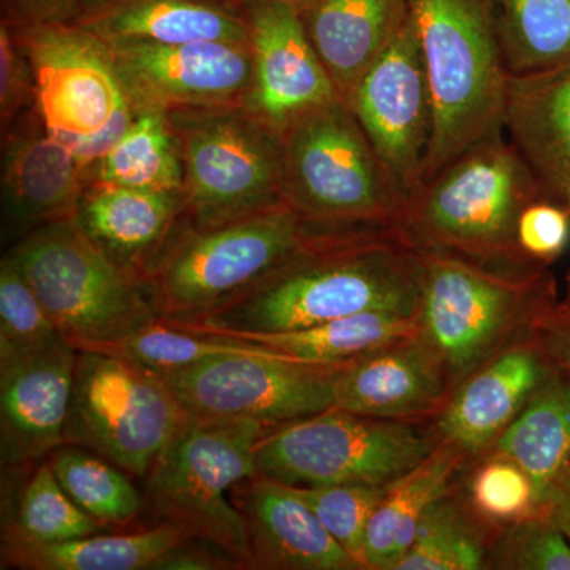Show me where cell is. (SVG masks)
Segmentation results:
<instances>
[{"label": "cell", "mask_w": 570, "mask_h": 570, "mask_svg": "<svg viewBox=\"0 0 570 570\" xmlns=\"http://www.w3.org/2000/svg\"><path fill=\"white\" fill-rule=\"evenodd\" d=\"M66 340L9 257L0 264V366Z\"/></svg>", "instance_id": "obj_37"}, {"label": "cell", "mask_w": 570, "mask_h": 570, "mask_svg": "<svg viewBox=\"0 0 570 570\" xmlns=\"http://www.w3.org/2000/svg\"><path fill=\"white\" fill-rule=\"evenodd\" d=\"M11 31L31 59L41 119L70 146L88 184L94 165L137 115L110 48L77 26Z\"/></svg>", "instance_id": "obj_11"}, {"label": "cell", "mask_w": 570, "mask_h": 570, "mask_svg": "<svg viewBox=\"0 0 570 570\" xmlns=\"http://www.w3.org/2000/svg\"><path fill=\"white\" fill-rule=\"evenodd\" d=\"M452 389L438 356L417 333L344 366L335 409L366 417L434 422Z\"/></svg>", "instance_id": "obj_20"}, {"label": "cell", "mask_w": 570, "mask_h": 570, "mask_svg": "<svg viewBox=\"0 0 570 570\" xmlns=\"http://www.w3.org/2000/svg\"><path fill=\"white\" fill-rule=\"evenodd\" d=\"M520 249L538 264L550 265L570 243V213L564 205L542 198L521 213L517 228Z\"/></svg>", "instance_id": "obj_41"}, {"label": "cell", "mask_w": 570, "mask_h": 570, "mask_svg": "<svg viewBox=\"0 0 570 570\" xmlns=\"http://www.w3.org/2000/svg\"><path fill=\"white\" fill-rule=\"evenodd\" d=\"M86 235L116 264L145 279L184 219L183 193L89 183L77 214Z\"/></svg>", "instance_id": "obj_22"}, {"label": "cell", "mask_w": 570, "mask_h": 570, "mask_svg": "<svg viewBox=\"0 0 570 570\" xmlns=\"http://www.w3.org/2000/svg\"><path fill=\"white\" fill-rule=\"evenodd\" d=\"M220 2L227 3V6L234 7V9L243 11L245 7L250 6V3L257 2H284L288 3V6H294L296 9H305L307 3L313 2V0H220Z\"/></svg>", "instance_id": "obj_46"}, {"label": "cell", "mask_w": 570, "mask_h": 570, "mask_svg": "<svg viewBox=\"0 0 570 570\" xmlns=\"http://www.w3.org/2000/svg\"><path fill=\"white\" fill-rule=\"evenodd\" d=\"M70 26L107 45L249 40L245 13L220 0H99Z\"/></svg>", "instance_id": "obj_24"}, {"label": "cell", "mask_w": 570, "mask_h": 570, "mask_svg": "<svg viewBox=\"0 0 570 570\" xmlns=\"http://www.w3.org/2000/svg\"><path fill=\"white\" fill-rule=\"evenodd\" d=\"M190 539L163 521L151 530L97 534L55 543L2 546V568L21 570H151L164 553Z\"/></svg>", "instance_id": "obj_28"}, {"label": "cell", "mask_w": 570, "mask_h": 570, "mask_svg": "<svg viewBox=\"0 0 570 570\" xmlns=\"http://www.w3.org/2000/svg\"><path fill=\"white\" fill-rule=\"evenodd\" d=\"M420 255L417 335L438 356L452 393L558 303L547 265L512 272L455 255Z\"/></svg>", "instance_id": "obj_4"}, {"label": "cell", "mask_w": 570, "mask_h": 570, "mask_svg": "<svg viewBox=\"0 0 570 570\" xmlns=\"http://www.w3.org/2000/svg\"><path fill=\"white\" fill-rule=\"evenodd\" d=\"M232 499L245 519L253 569L360 570L291 487L255 474Z\"/></svg>", "instance_id": "obj_21"}, {"label": "cell", "mask_w": 570, "mask_h": 570, "mask_svg": "<svg viewBox=\"0 0 570 570\" xmlns=\"http://www.w3.org/2000/svg\"><path fill=\"white\" fill-rule=\"evenodd\" d=\"M558 367L538 328L510 341L450 396L434 420L439 436L478 459L493 448Z\"/></svg>", "instance_id": "obj_17"}, {"label": "cell", "mask_w": 570, "mask_h": 570, "mask_svg": "<svg viewBox=\"0 0 570 570\" xmlns=\"http://www.w3.org/2000/svg\"><path fill=\"white\" fill-rule=\"evenodd\" d=\"M243 13L254 62L247 110L283 135L296 119L340 100L299 9L284 2H257Z\"/></svg>", "instance_id": "obj_16"}, {"label": "cell", "mask_w": 570, "mask_h": 570, "mask_svg": "<svg viewBox=\"0 0 570 570\" xmlns=\"http://www.w3.org/2000/svg\"><path fill=\"white\" fill-rule=\"evenodd\" d=\"M183 193V165L167 111L140 108L134 121L89 171V183ZM86 184V186H88Z\"/></svg>", "instance_id": "obj_30"}, {"label": "cell", "mask_w": 570, "mask_h": 570, "mask_svg": "<svg viewBox=\"0 0 570 570\" xmlns=\"http://www.w3.org/2000/svg\"><path fill=\"white\" fill-rule=\"evenodd\" d=\"M104 530L71 501L48 460L29 468L13 497H3L2 546L66 542Z\"/></svg>", "instance_id": "obj_32"}, {"label": "cell", "mask_w": 570, "mask_h": 570, "mask_svg": "<svg viewBox=\"0 0 570 570\" xmlns=\"http://www.w3.org/2000/svg\"><path fill=\"white\" fill-rule=\"evenodd\" d=\"M468 461L466 453L442 439L425 461L389 487L367 524L366 570L396 569L426 510L452 489Z\"/></svg>", "instance_id": "obj_27"}, {"label": "cell", "mask_w": 570, "mask_h": 570, "mask_svg": "<svg viewBox=\"0 0 570 570\" xmlns=\"http://www.w3.org/2000/svg\"><path fill=\"white\" fill-rule=\"evenodd\" d=\"M6 257L77 348L116 343L163 318L146 281L105 254L75 216L29 232Z\"/></svg>", "instance_id": "obj_7"}, {"label": "cell", "mask_w": 570, "mask_h": 570, "mask_svg": "<svg viewBox=\"0 0 570 570\" xmlns=\"http://www.w3.org/2000/svg\"><path fill=\"white\" fill-rule=\"evenodd\" d=\"M566 208H568L569 213H570V189H569V193H568V197H566Z\"/></svg>", "instance_id": "obj_47"}, {"label": "cell", "mask_w": 570, "mask_h": 570, "mask_svg": "<svg viewBox=\"0 0 570 570\" xmlns=\"http://www.w3.org/2000/svg\"><path fill=\"white\" fill-rule=\"evenodd\" d=\"M246 569L242 561L227 551L200 539H187L164 553L151 570H238Z\"/></svg>", "instance_id": "obj_43"}, {"label": "cell", "mask_w": 570, "mask_h": 570, "mask_svg": "<svg viewBox=\"0 0 570 570\" xmlns=\"http://www.w3.org/2000/svg\"><path fill=\"white\" fill-rule=\"evenodd\" d=\"M504 129L549 200L566 206L570 189V61L510 73Z\"/></svg>", "instance_id": "obj_23"}, {"label": "cell", "mask_w": 570, "mask_h": 570, "mask_svg": "<svg viewBox=\"0 0 570 570\" xmlns=\"http://www.w3.org/2000/svg\"><path fill=\"white\" fill-rule=\"evenodd\" d=\"M546 515L570 543V487L551 504Z\"/></svg>", "instance_id": "obj_45"}, {"label": "cell", "mask_w": 570, "mask_h": 570, "mask_svg": "<svg viewBox=\"0 0 570 570\" xmlns=\"http://www.w3.org/2000/svg\"><path fill=\"white\" fill-rule=\"evenodd\" d=\"M299 13L337 97L348 105L360 78L406 21L409 0H313Z\"/></svg>", "instance_id": "obj_25"}, {"label": "cell", "mask_w": 570, "mask_h": 570, "mask_svg": "<svg viewBox=\"0 0 570 570\" xmlns=\"http://www.w3.org/2000/svg\"><path fill=\"white\" fill-rule=\"evenodd\" d=\"M291 489L316 513L326 531L351 554L358 568L366 570L367 524L389 487L317 485Z\"/></svg>", "instance_id": "obj_38"}, {"label": "cell", "mask_w": 570, "mask_h": 570, "mask_svg": "<svg viewBox=\"0 0 570 570\" xmlns=\"http://www.w3.org/2000/svg\"><path fill=\"white\" fill-rule=\"evenodd\" d=\"M37 107L36 73L28 52L11 31L0 22V129H10L26 111Z\"/></svg>", "instance_id": "obj_40"}, {"label": "cell", "mask_w": 570, "mask_h": 570, "mask_svg": "<svg viewBox=\"0 0 570 570\" xmlns=\"http://www.w3.org/2000/svg\"><path fill=\"white\" fill-rule=\"evenodd\" d=\"M193 332V330H190ZM246 341L276 354L317 365H340L417 333V321L403 314L370 313L277 333L200 332Z\"/></svg>", "instance_id": "obj_29"}, {"label": "cell", "mask_w": 570, "mask_h": 570, "mask_svg": "<svg viewBox=\"0 0 570 570\" xmlns=\"http://www.w3.org/2000/svg\"><path fill=\"white\" fill-rule=\"evenodd\" d=\"M348 107L403 193L419 189L431 134L425 62L411 11L395 39L365 71Z\"/></svg>", "instance_id": "obj_14"}, {"label": "cell", "mask_w": 570, "mask_h": 570, "mask_svg": "<svg viewBox=\"0 0 570 570\" xmlns=\"http://www.w3.org/2000/svg\"><path fill=\"white\" fill-rule=\"evenodd\" d=\"M183 165L184 225L209 228L284 204L283 135L246 107L167 111Z\"/></svg>", "instance_id": "obj_8"}, {"label": "cell", "mask_w": 570, "mask_h": 570, "mask_svg": "<svg viewBox=\"0 0 570 570\" xmlns=\"http://www.w3.org/2000/svg\"><path fill=\"white\" fill-rule=\"evenodd\" d=\"M420 276L422 255L396 228L330 235L212 313L168 322L193 332L277 333L370 311L415 317Z\"/></svg>", "instance_id": "obj_1"}, {"label": "cell", "mask_w": 570, "mask_h": 570, "mask_svg": "<svg viewBox=\"0 0 570 570\" xmlns=\"http://www.w3.org/2000/svg\"><path fill=\"white\" fill-rule=\"evenodd\" d=\"M184 417L159 374L121 356L78 348L66 444L92 450L145 479Z\"/></svg>", "instance_id": "obj_12"}, {"label": "cell", "mask_w": 570, "mask_h": 570, "mask_svg": "<svg viewBox=\"0 0 570 570\" xmlns=\"http://www.w3.org/2000/svg\"><path fill=\"white\" fill-rule=\"evenodd\" d=\"M491 450L504 453L528 472L539 513L546 515L570 487L569 374L554 371Z\"/></svg>", "instance_id": "obj_26"}, {"label": "cell", "mask_w": 570, "mask_h": 570, "mask_svg": "<svg viewBox=\"0 0 570 570\" xmlns=\"http://www.w3.org/2000/svg\"><path fill=\"white\" fill-rule=\"evenodd\" d=\"M137 110L245 107L253 86L249 40L108 45Z\"/></svg>", "instance_id": "obj_15"}, {"label": "cell", "mask_w": 570, "mask_h": 570, "mask_svg": "<svg viewBox=\"0 0 570 570\" xmlns=\"http://www.w3.org/2000/svg\"><path fill=\"white\" fill-rule=\"evenodd\" d=\"M78 348L69 340L0 366L2 468H28L66 444Z\"/></svg>", "instance_id": "obj_18"}, {"label": "cell", "mask_w": 570, "mask_h": 570, "mask_svg": "<svg viewBox=\"0 0 570 570\" xmlns=\"http://www.w3.org/2000/svg\"><path fill=\"white\" fill-rule=\"evenodd\" d=\"M328 235L285 202L216 227L181 223L145 281L163 318L194 321L245 294Z\"/></svg>", "instance_id": "obj_6"}, {"label": "cell", "mask_w": 570, "mask_h": 570, "mask_svg": "<svg viewBox=\"0 0 570 570\" xmlns=\"http://www.w3.org/2000/svg\"><path fill=\"white\" fill-rule=\"evenodd\" d=\"M3 223L22 236L77 214L86 176L77 156L50 132L39 110L2 134Z\"/></svg>", "instance_id": "obj_19"}, {"label": "cell", "mask_w": 570, "mask_h": 570, "mask_svg": "<svg viewBox=\"0 0 570 570\" xmlns=\"http://www.w3.org/2000/svg\"><path fill=\"white\" fill-rule=\"evenodd\" d=\"M71 501L104 528L137 519L141 497L127 472L92 450L63 444L47 459Z\"/></svg>", "instance_id": "obj_34"}, {"label": "cell", "mask_w": 570, "mask_h": 570, "mask_svg": "<svg viewBox=\"0 0 570 570\" xmlns=\"http://www.w3.org/2000/svg\"><path fill=\"white\" fill-rule=\"evenodd\" d=\"M487 569L570 570V543L543 513L499 528Z\"/></svg>", "instance_id": "obj_39"}, {"label": "cell", "mask_w": 570, "mask_h": 570, "mask_svg": "<svg viewBox=\"0 0 570 570\" xmlns=\"http://www.w3.org/2000/svg\"><path fill=\"white\" fill-rule=\"evenodd\" d=\"M469 461L474 464L459 489L480 520L499 530L539 513L534 483L517 461L491 449Z\"/></svg>", "instance_id": "obj_36"}, {"label": "cell", "mask_w": 570, "mask_h": 570, "mask_svg": "<svg viewBox=\"0 0 570 570\" xmlns=\"http://www.w3.org/2000/svg\"><path fill=\"white\" fill-rule=\"evenodd\" d=\"M498 29L512 75L570 61V0H497Z\"/></svg>", "instance_id": "obj_33"}, {"label": "cell", "mask_w": 570, "mask_h": 570, "mask_svg": "<svg viewBox=\"0 0 570 570\" xmlns=\"http://www.w3.org/2000/svg\"><path fill=\"white\" fill-rule=\"evenodd\" d=\"M434 422L366 417L328 409L266 428L255 445L258 474L284 485L390 487L441 444Z\"/></svg>", "instance_id": "obj_10"}, {"label": "cell", "mask_w": 570, "mask_h": 570, "mask_svg": "<svg viewBox=\"0 0 570 570\" xmlns=\"http://www.w3.org/2000/svg\"><path fill=\"white\" fill-rule=\"evenodd\" d=\"M261 348L246 341L190 332L159 318L121 341L92 347L91 351L121 356L154 374L167 376L214 356L253 354Z\"/></svg>", "instance_id": "obj_35"}, {"label": "cell", "mask_w": 570, "mask_h": 570, "mask_svg": "<svg viewBox=\"0 0 570 570\" xmlns=\"http://www.w3.org/2000/svg\"><path fill=\"white\" fill-rule=\"evenodd\" d=\"M568 295L570 296V273L568 275Z\"/></svg>", "instance_id": "obj_48"}, {"label": "cell", "mask_w": 570, "mask_h": 570, "mask_svg": "<svg viewBox=\"0 0 570 570\" xmlns=\"http://www.w3.org/2000/svg\"><path fill=\"white\" fill-rule=\"evenodd\" d=\"M283 141L284 202L311 227L335 235L395 230L409 197L347 104L307 112Z\"/></svg>", "instance_id": "obj_5"}, {"label": "cell", "mask_w": 570, "mask_h": 570, "mask_svg": "<svg viewBox=\"0 0 570 570\" xmlns=\"http://www.w3.org/2000/svg\"><path fill=\"white\" fill-rule=\"evenodd\" d=\"M535 328L553 365L570 376V296L558 299Z\"/></svg>", "instance_id": "obj_44"}, {"label": "cell", "mask_w": 570, "mask_h": 570, "mask_svg": "<svg viewBox=\"0 0 570 570\" xmlns=\"http://www.w3.org/2000/svg\"><path fill=\"white\" fill-rule=\"evenodd\" d=\"M265 430L254 420L186 414L146 478L154 515L253 569L245 519L232 490L258 474L255 445Z\"/></svg>", "instance_id": "obj_9"}, {"label": "cell", "mask_w": 570, "mask_h": 570, "mask_svg": "<svg viewBox=\"0 0 570 570\" xmlns=\"http://www.w3.org/2000/svg\"><path fill=\"white\" fill-rule=\"evenodd\" d=\"M346 365L299 362L262 347L253 354L214 356L160 377L186 414L273 428L335 407Z\"/></svg>", "instance_id": "obj_13"}, {"label": "cell", "mask_w": 570, "mask_h": 570, "mask_svg": "<svg viewBox=\"0 0 570 570\" xmlns=\"http://www.w3.org/2000/svg\"><path fill=\"white\" fill-rule=\"evenodd\" d=\"M542 198L530 165L498 134L422 184L396 230L419 253L520 272L542 265L523 254L517 238L521 213Z\"/></svg>", "instance_id": "obj_2"}, {"label": "cell", "mask_w": 570, "mask_h": 570, "mask_svg": "<svg viewBox=\"0 0 570 570\" xmlns=\"http://www.w3.org/2000/svg\"><path fill=\"white\" fill-rule=\"evenodd\" d=\"M409 11L431 97L422 186L479 142L502 134L510 71L497 0H409Z\"/></svg>", "instance_id": "obj_3"}, {"label": "cell", "mask_w": 570, "mask_h": 570, "mask_svg": "<svg viewBox=\"0 0 570 570\" xmlns=\"http://www.w3.org/2000/svg\"><path fill=\"white\" fill-rule=\"evenodd\" d=\"M497 528L479 519L456 483L438 498L420 521L415 538L395 570L487 569Z\"/></svg>", "instance_id": "obj_31"}, {"label": "cell", "mask_w": 570, "mask_h": 570, "mask_svg": "<svg viewBox=\"0 0 570 570\" xmlns=\"http://www.w3.org/2000/svg\"><path fill=\"white\" fill-rule=\"evenodd\" d=\"M99 0H0L2 24L11 29L73 24Z\"/></svg>", "instance_id": "obj_42"}]
</instances>
